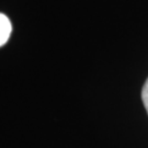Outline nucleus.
Returning a JSON list of instances; mask_svg holds the SVG:
<instances>
[{
	"instance_id": "obj_1",
	"label": "nucleus",
	"mask_w": 148,
	"mask_h": 148,
	"mask_svg": "<svg viewBox=\"0 0 148 148\" xmlns=\"http://www.w3.org/2000/svg\"><path fill=\"white\" fill-rule=\"evenodd\" d=\"M11 31H12V27H11L10 20L8 19V16L0 13V47L8 42Z\"/></svg>"
},
{
	"instance_id": "obj_2",
	"label": "nucleus",
	"mask_w": 148,
	"mask_h": 148,
	"mask_svg": "<svg viewBox=\"0 0 148 148\" xmlns=\"http://www.w3.org/2000/svg\"><path fill=\"white\" fill-rule=\"evenodd\" d=\"M142 100H143L144 106L148 113V79L146 80V82L143 87V90H142Z\"/></svg>"
}]
</instances>
